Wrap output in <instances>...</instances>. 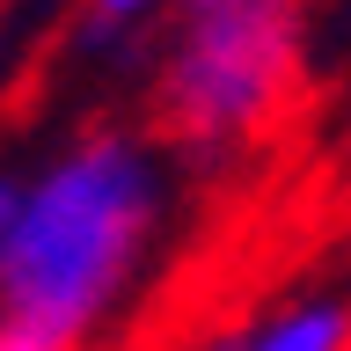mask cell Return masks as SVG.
Listing matches in <instances>:
<instances>
[{
  "instance_id": "cell-7",
  "label": "cell",
  "mask_w": 351,
  "mask_h": 351,
  "mask_svg": "<svg viewBox=\"0 0 351 351\" xmlns=\"http://www.w3.org/2000/svg\"><path fill=\"white\" fill-rule=\"evenodd\" d=\"M183 8H205V0H183Z\"/></svg>"
},
{
  "instance_id": "cell-5",
  "label": "cell",
  "mask_w": 351,
  "mask_h": 351,
  "mask_svg": "<svg viewBox=\"0 0 351 351\" xmlns=\"http://www.w3.org/2000/svg\"><path fill=\"white\" fill-rule=\"evenodd\" d=\"M15 205H22V176L0 169V249H8V227H15Z\"/></svg>"
},
{
  "instance_id": "cell-1",
  "label": "cell",
  "mask_w": 351,
  "mask_h": 351,
  "mask_svg": "<svg viewBox=\"0 0 351 351\" xmlns=\"http://www.w3.org/2000/svg\"><path fill=\"white\" fill-rule=\"evenodd\" d=\"M161 161L132 132H81L22 176V205L0 249V322L51 351H81L132 293L161 234Z\"/></svg>"
},
{
  "instance_id": "cell-3",
  "label": "cell",
  "mask_w": 351,
  "mask_h": 351,
  "mask_svg": "<svg viewBox=\"0 0 351 351\" xmlns=\"http://www.w3.org/2000/svg\"><path fill=\"white\" fill-rule=\"evenodd\" d=\"M219 351H351V300H337V293L293 300L278 315H263L256 329L227 337Z\"/></svg>"
},
{
  "instance_id": "cell-2",
  "label": "cell",
  "mask_w": 351,
  "mask_h": 351,
  "mask_svg": "<svg viewBox=\"0 0 351 351\" xmlns=\"http://www.w3.org/2000/svg\"><path fill=\"white\" fill-rule=\"evenodd\" d=\"M300 73V0H205L154 66V125L183 154H227L271 125Z\"/></svg>"
},
{
  "instance_id": "cell-8",
  "label": "cell",
  "mask_w": 351,
  "mask_h": 351,
  "mask_svg": "<svg viewBox=\"0 0 351 351\" xmlns=\"http://www.w3.org/2000/svg\"><path fill=\"white\" fill-rule=\"evenodd\" d=\"M213 351H219V344H213Z\"/></svg>"
},
{
  "instance_id": "cell-6",
  "label": "cell",
  "mask_w": 351,
  "mask_h": 351,
  "mask_svg": "<svg viewBox=\"0 0 351 351\" xmlns=\"http://www.w3.org/2000/svg\"><path fill=\"white\" fill-rule=\"evenodd\" d=\"M0 351H51V344H37V337L15 329V322H0Z\"/></svg>"
},
{
  "instance_id": "cell-4",
  "label": "cell",
  "mask_w": 351,
  "mask_h": 351,
  "mask_svg": "<svg viewBox=\"0 0 351 351\" xmlns=\"http://www.w3.org/2000/svg\"><path fill=\"white\" fill-rule=\"evenodd\" d=\"M154 8H169V0H88V44H110V37H132Z\"/></svg>"
}]
</instances>
